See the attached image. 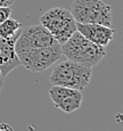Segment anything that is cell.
Returning a JSON list of instances; mask_svg holds the SVG:
<instances>
[{
	"instance_id": "cell-1",
	"label": "cell",
	"mask_w": 123,
	"mask_h": 131,
	"mask_svg": "<svg viewBox=\"0 0 123 131\" xmlns=\"http://www.w3.org/2000/svg\"><path fill=\"white\" fill-rule=\"evenodd\" d=\"M63 56L73 62L94 67L105 57L106 47H102L86 39L79 31H75L64 43L61 45Z\"/></svg>"
},
{
	"instance_id": "cell-2",
	"label": "cell",
	"mask_w": 123,
	"mask_h": 131,
	"mask_svg": "<svg viewBox=\"0 0 123 131\" xmlns=\"http://www.w3.org/2000/svg\"><path fill=\"white\" fill-rule=\"evenodd\" d=\"M91 75V66L67 59L55 65L49 81L52 85H62L81 91L88 87Z\"/></svg>"
},
{
	"instance_id": "cell-3",
	"label": "cell",
	"mask_w": 123,
	"mask_h": 131,
	"mask_svg": "<svg viewBox=\"0 0 123 131\" xmlns=\"http://www.w3.org/2000/svg\"><path fill=\"white\" fill-rule=\"evenodd\" d=\"M70 12L76 23L112 25V8L102 0H75Z\"/></svg>"
},
{
	"instance_id": "cell-4",
	"label": "cell",
	"mask_w": 123,
	"mask_h": 131,
	"mask_svg": "<svg viewBox=\"0 0 123 131\" xmlns=\"http://www.w3.org/2000/svg\"><path fill=\"white\" fill-rule=\"evenodd\" d=\"M40 24L43 25L59 45L64 43L76 31V22L71 12L63 7H54L41 15Z\"/></svg>"
},
{
	"instance_id": "cell-5",
	"label": "cell",
	"mask_w": 123,
	"mask_h": 131,
	"mask_svg": "<svg viewBox=\"0 0 123 131\" xmlns=\"http://www.w3.org/2000/svg\"><path fill=\"white\" fill-rule=\"evenodd\" d=\"M19 63L26 70L33 73H41L49 69L63 57L61 45L37 48L17 52Z\"/></svg>"
},
{
	"instance_id": "cell-6",
	"label": "cell",
	"mask_w": 123,
	"mask_h": 131,
	"mask_svg": "<svg viewBox=\"0 0 123 131\" xmlns=\"http://www.w3.org/2000/svg\"><path fill=\"white\" fill-rule=\"evenodd\" d=\"M57 43L58 42L56 41V39L43 25H29L22 27L19 36L15 42V50L17 54L24 50L50 47Z\"/></svg>"
},
{
	"instance_id": "cell-7",
	"label": "cell",
	"mask_w": 123,
	"mask_h": 131,
	"mask_svg": "<svg viewBox=\"0 0 123 131\" xmlns=\"http://www.w3.org/2000/svg\"><path fill=\"white\" fill-rule=\"evenodd\" d=\"M49 96L55 107L67 114L79 110L83 99L80 90L62 85H52L49 89Z\"/></svg>"
},
{
	"instance_id": "cell-8",
	"label": "cell",
	"mask_w": 123,
	"mask_h": 131,
	"mask_svg": "<svg viewBox=\"0 0 123 131\" xmlns=\"http://www.w3.org/2000/svg\"><path fill=\"white\" fill-rule=\"evenodd\" d=\"M19 32L9 38H0V73L4 78L21 65L15 50V42L19 36Z\"/></svg>"
},
{
	"instance_id": "cell-9",
	"label": "cell",
	"mask_w": 123,
	"mask_h": 131,
	"mask_svg": "<svg viewBox=\"0 0 123 131\" xmlns=\"http://www.w3.org/2000/svg\"><path fill=\"white\" fill-rule=\"evenodd\" d=\"M76 31H79L89 41L102 47H106L113 40L115 34V31L111 26L103 24L76 23Z\"/></svg>"
},
{
	"instance_id": "cell-10",
	"label": "cell",
	"mask_w": 123,
	"mask_h": 131,
	"mask_svg": "<svg viewBox=\"0 0 123 131\" xmlns=\"http://www.w3.org/2000/svg\"><path fill=\"white\" fill-rule=\"evenodd\" d=\"M23 27V24L14 18H7L0 24V38H9L17 32H19Z\"/></svg>"
},
{
	"instance_id": "cell-11",
	"label": "cell",
	"mask_w": 123,
	"mask_h": 131,
	"mask_svg": "<svg viewBox=\"0 0 123 131\" xmlns=\"http://www.w3.org/2000/svg\"><path fill=\"white\" fill-rule=\"evenodd\" d=\"M12 14V9L10 7H0V24L7 19Z\"/></svg>"
},
{
	"instance_id": "cell-12",
	"label": "cell",
	"mask_w": 123,
	"mask_h": 131,
	"mask_svg": "<svg viewBox=\"0 0 123 131\" xmlns=\"http://www.w3.org/2000/svg\"><path fill=\"white\" fill-rule=\"evenodd\" d=\"M0 131H14L13 127L7 122H1L0 123Z\"/></svg>"
},
{
	"instance_id": "cell-13",
	"label": "cell",
	"mask_w": 123,
	"mask_h": 131,
	"mask_svg": "<svg viewBox=\"0 0 123 131\" xmlns=\"http://www.w3.org/2000/svg\"><path fill=\"white\" fill-rule=\"evenodd\" d=\"M14 0H0V7H10Z\"/></svg>"
},
{
	"instance_id": "cell-14",
	"label": "cell",
	"mask_w": 123,
	"mask_h": 131,
	"mask_svg": "<svg viewBox=\"0 0 123 131\" xmlns=\"http://www.w3.org/2000/svg\"><path fill=\"white\" fill-rule=\"evenodd\" d=\"M4 79L5 78L2 77V74L0 73V91H1V89H2V85H4Z\"/></svg>"
}]
</instances>
